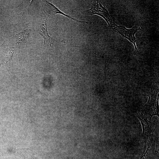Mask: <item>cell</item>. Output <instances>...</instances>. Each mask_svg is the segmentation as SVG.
I'll return each instance as SVG.
<instances>
[{
    "label": "cell",
    "mask_w": 159,
    "mask_h": 159,
    "mask_svg": "<svg viewBox=\"0 0 159 159\" xmlns=\"http://www.w3.org/2000/svg\"><path fill=\"white\" fill-rule=\"evenodd\" d=\"M151 88V94L150 96L148 95H145L149 97V100L147 103L143 106V109H142L145 112L144 115H146L148 114L151 115L150 119L153 115H158V107H157L158 106V101L156 102V89L157 88L154 87L153 83Z\"/></svg>",
    "instance_id": "3"
},
{
    "label": "cell",
    "mask_w": 159,
    "mask_h": 159,
    "mask_svg": "<svg viewBox=\"0 0 159 159\" xmlns=\"http://www.w3.org/2000/svg\"><path fill=\"white\" fill-rule=\"evenodd\" d=\"M16 151L21 159H38L37 153L29 148L17 149Z\"/></svg>",
    "instance_id": "6"
},
{
    "label": "cell",
    "mask_w": 159,
    "mask_h": 159,
    "mask_svg": "<svg viewBox=\"0 0 159 159\" xmlns=\"http://www.w3.org/2000/svg\"><path fill=\"white\" fill-rule=\"evenodd\" d=\"M44 11L50 15L60 14L77 22L89 24L90 23L85 21H80L75 19L67 15L60 10L51 3L47 1H44L42 3Z\"/></svg>",
    "instance_id": "5"
},
{
    "label": "cell",
    "mask_w": 159,
    "mask_h": 159,
    "mask_svg": "<svg viewBox=\"0 0 159 159\" xmlns=\"http://www.w3.org/2000/svg\"><path fill=\"white\" fill-rule=\"evenodd\" d=\"M138 117L140 120L143 129V135L144 138V146L143 154L144 155L142 156L140 159L144 156L146 159L145 154L147 153L149 148H150L153 140V132L156 128H154V124L147 119L146 115H144L142 113L140 114L138 113Z\"/></svg>",
    "instance_id": "2"
},
{
    "label": "cell",
    "mask_w": 159,
    "mask_h": 159,
    "mask_svg": "<svg viewBox=\"0 0 159 159\" xmlns=\"http://www.w3.org/2000/svg\"><path fill=\"white\" fill-rule=\"evenodd\" d=\"M48 18V16L46 14H44L38 24V29L39 34L44 39V46L49 47L50 50L51 45L53 44L55 40L49 35L47 31V24Z\"/></svg>",
    "instance_id": "4"
},
{
    "label": "cell",
    "mask_w": 159,
    "mask_h": 159,
    "mask_svg": "<svg viewBox=\"0 0 159 159\" xmlns=\"http://www.w3.org/2000/svg\"><path fill=\"white\" fill-rule=\"evenodd\" d=\"M108 25V26L107 28L108 31H112L116 32L128 39L130 42L132 43L134 46L135 50L134 51V54L137 56L140 54L135 44L136 40L135 34L138 31L141 29L140 27L141 24L138 28L136 26H134L132 28L128 29L125 27L116 25L112 20H111L109 22Z\"/></svg>",
    "instance_id": "1"
}]
</instances>
